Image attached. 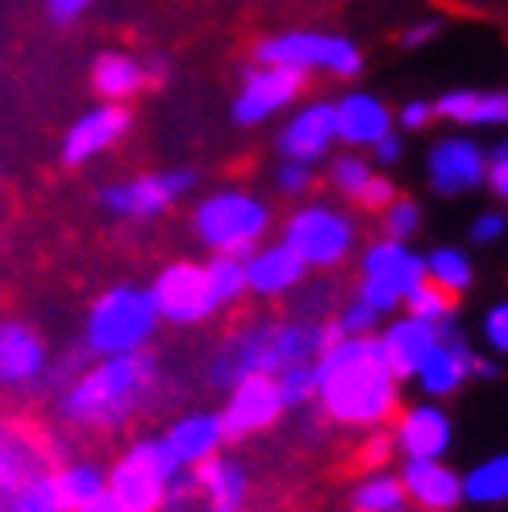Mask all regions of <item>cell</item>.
Masks as SVG:
<instances>
[{"instance_id":"obj_1","label":"cell","mask_w":508,"mask_h":512,"mask_svg":"<svg viewBox=\"0 0 508 512\" xmlns=\"http://www.w3.org/2000/svg\"><path fill=\"white\" fill-rule=\"evenodd\" d=\"M313 379V400L338 425L379 429L400 413V379L379 350V338H338L317 358Z\"/></svg>"},{"instance_id":"obj_2","label":"cell","mask_w":508,"mask_h":512,"mask_svg":"<svg viewBox=\"0 0 508 512\" xmlns=\"http://www.w3.org/2000/svg\"><path fill=\"white\" fill-rule=\"evenodd\" d=\"M159 396V363L146 350L96 358L88 371L71 379L63 392V417L80 429L105 433L146 413V404Z\"/></svg>"},{"instance_id":"obj_3","label":"cell","mask_w":508,"mask_h":512,"mask_svg":"<svg viewBox=\"0 0 508 512\" xmlns=\"http://www.w3.org/2000/svg\"><path fill=\"white\" fill-rule=\"evenodd\" d=\"M159 309L150 288L138 284H117L109 292H100L88 309L84 321V342L96 358H113V354H138L150 346L159 329Z\"/></svg>"},{"instance_id":"obj_4","label":"cell","mask_w":508,"mask_h":512,"mask_svg":"<svg viewBox=\"0 0 508 512\" xmlns=\"http://www.w3.org/2000/svg\"><path fill=\"white\" fill-rule=\"evenodd\" d=\"M192 225H196V238L213 254L246 259L254 246H263L267 229H271V209L254 192L225 188V192H213L196 204Z\"/></svg>"},{"instance_id":"obj_5","label":"cell","mask_w":508,"mask_h":512,"mask_svg":"<svg viewBox=\"0 0 508 512\" xmlns=\"http://www.w3.org/2000/svg\"><path fill=\"white\" fill-rule=\"evenodd\" d=\"M175 475H180V467L167 454L163 438H142L113 463V471L105 475V488L121 504V512H163Z\"/></svg>"},{"instance_id":"obj_6","label":"cell","mask_w":508,"mask_h":512,"mask_svg":"<svg viewBox=\"0 0 508 512\" xmlns=\"http://www.w3.org/2000/svg\"><path fill=\"white\" fill-rule=\"evenodd\" d=\"M254 59H259L263 67H288V71H300V75L329 71V75H338V80H354V75L363 71V55L350 38L313 34V30L263 38L259 46H254Z\"/></svg>"},{"instance_id":"obj_7","label":"cell","mask_w":508,"mask_h":512,"mask_svg":"<svg viewBox=\"0 0 508 512\" xmlns=\"http://www.w3.org/2000/svg\"><path fill=\"white\" fill-rule=\"evenodd\" d=\"M250 479L238 458H209L171 479L163 512H242Z\"/></svg>"},{"instance_id":"obj_8","label":"cell","mask_w":508,"mask_h":512,"mask_svg":"<svg viewBox=\"0 0 508 512\" xmlns=\"http://www.w3.org/2000/svg\"><path fill=\"white\" fill-rule=\"evenodd\" d=\"M304 267H317V271H329L346 263V254L354 250V242H359V229H354V217L334 209V204H304V209H296L284 225V238Z\"/></svg>"},{"instance_id":"obj_9","label":"cell","mask_w":508,"mask_h":512,"mask_svg":"<svg viewBox=\"0 0 508 512\" xmlns=\"http://www.w3.org/2000/svg\"><path fill=\"white\" fill-rule=\"evenodd\" d=\"M425 279V259L409 250V242H375L363 254V284H359V300L367 309H375L379 317L396 313L404 296H409Z\"/></svg>"},{"instance_id":"obj_10","label":"cell","mask_w":508,"mask_h":512,"mask_svg":"<svg viewBox=\"0 0 508 512\" xmlns=\"http://www.w3.org/2000/svg\"><path fill=\"white\" fill-rule=\"evenodd\" d=\"M284 358H279V321H254L238 334L225 338V346L213 358V383L234 388L250 375H279Z\"/></svg>"},{"instance_id":"obj_11","label":"cell","mask_w":508,"mask_h":512,"mask_svg":"<svg viewBox=\"0 0 508 512\" xmlns=\"http://www.w3.org/2000/svg\"><path fill=\"white\" fill-rule=\"evenodd\" d=\"M150 296H155V309L163 321L171 325H200L205 317L217 313L209 279L200 263H171L159 271V279L150 284Z\"/></svg>"},{"instance_id":"obj_12","label":"cell","mask_w":508,"mask_h":512,"mask_svg":"<svg viewBox=\"0 0 508 512\" xmlns=\"http://www.w3.org/2000/svg\"><path fill=\"white\" fill-rule=\"evenodd\" d=\"M196 184L192 171H159V175H142V179H125V184L105 188L100 204L125 221H146V217H159L167 213L175 200L188 196Z\"/></svg>"},{"instance_id":"obj_13","label":"cell","mask_w":508,"mask_h":512,"mask_svg":"<svg viewBox=\"0 0 508 512\" xmlns=\"http://www.w3.org/2000/svg\"><path fill=\"white\" fill-rule=\"evenodd\" d=\"M284 396H279L275 379L271 375H250L242 383L230 388V400L221 408V429H225V442H246L254 433L271 429L279 417H284Z\"/></svg>"},{"instance_id":"obj_14","label":"cell","mask_w":508,"mask_h":512,"mask_svg":"<svg viewBox=\"0 0 508 512\" xmlns=\"http://www.w3.org/2000/svg\"><path fill=\"white\" fill-rule=\"evenodd\" d=\"M304 80L309 75L300 71H288V67H250L246 80H242V92L234 100V121L238 125H259L267 117H275L279 109H288L292 100L304 92Z\"/></svg>"},{"instance_id":"obj_15","label":"cell","mask_w":508,"mask_h":512,"mask_svg":"<svg viewBox=\"0 0 508 512\" xmlns=\"http://www.w3.org/2000/svg\"><path fill=\"white\" fill-rule=\"evenodd\" d=\"M392 446L396 454L409 463V458H446L454 446V425L446 417V408L438 400H425L396 413L392 421Z\"/></svg>"},{"instance_id":"obj_16","label":"cell","mask_w":508,"mask_h":512,"mask_svg":"<svg viewBox=\"0 0 508 512\" xmlns=\"http://www.w3.org/2000/svg\"><path fill=\"white\" fill-rule=\"evenodd\" d=\"M471 358H475V350L463 342V334L454 329V321H450V325H442L438 342L429 346V354L421 358L417 371H413L417 388H421L429 400L454 396V392H459L463 383L471 379Z\"/></svg>"},{"instance_id":"obj_17","label":"cell","mask_w":508,"mask_h":512,"mask_svg":"<svg viewBox=\"0 0 508 512\" xmlns=\"http://www.w3.org/2000/svg\"><path fill=\"white\" fill-rule=\"evenodd\" d=\"M42 475H50V454L38 433L17 421H0V504Z\"/></svg>"},{"instance_id":"obj_18","label":"cell","mask_w":508,"mask_h":512,"mask_svg":"<svg viewBox=\"0 0 508 512\" xmlns=\"http://www.w3.org/2000/svg\"><path fill=\"white\" fill-rule=\"evenodd\" d=\"M125 134H130V109H125V105H96V109H88V113L67 130L63 163H67V167H84V163H92L96 155L113 150Z\"/></svg>"},{"instance_id":"obj_19","label":"cell","mask_w":508,"mask_h":512,"mask_svg":"<svg viewBox=\"0 0 508 512\" xmlns=\"http://www.w3.org/2000/svg\"><path fill=\"white\" fill-rule=\"evenodd\" d=\"M404 496L425 512H454L463 504V475L446 458H409L400 471Z\"/></svg>"},{"instance_id":"obj_20","label":"cell","mask_w":508,"mask_h":512,"mask_svg":"<svg viewBox=\"0 0 508 512\" xmlns=\"http://www.w3.org/2000/svg\"><path fill=\"white\" fill-rule=\"evenodd\" d=\"M488 175V155L471 138H446L429 155V184L442 196H463L475 192Z\"/></svg>"},{"instance_id":"obj_21","label":"cell","mask_w":508,"mask_h":512,"mask_svg":"<svg viewBox=\"0 0 508 512\" xmlns=\"http://www.w3.org/2000/svg\"><path fill=\"white\" fill-rule=\"evenodd\" d=\"M246 292L250 296H284L292 288H300V279L309 275V267H304V259L288 246V242H271V246H254L246 259Z\"/></svg>"},{"instance_id":"obj_22","label":"cell","mask_w":508,"mask_h":512,"mask_svg":"<svg viewBox=\"0 0 508 512\" xmlns=\"http://www.w3.org/2000/svg\"><path fill=\"white\" fill-rule=\"evenodd\" d=\"M338 142V117H334V105H304L288 125L284 134H279V150H284V159L292 163H317L329 155V146Z\"/></svg>"},{"instance_id":"obj_23","label":"cell","mask_w":508,"mask_h":512,"mask_svg":"<svg viewBox=\"0 0 508 512\" xmlns=\"http://www.w3.org/2000/svg\"><path fill=\"white\" fill-rule=\"evenodd\" d=\"M163 446L167 454L175 458L180 471H192L200 463L221 454L225 446V429H221V417L217 413H188L180 421H171L167 433H163Z\"/></svg>"},{"instance_id":"obj_24","label":"cell","mask_w":508,"mask_h":512,"mask_svg":"<svg viewBox=\"0 0 508 512\" xmlns=\"http://www.w3.org/2000/svg\"><path fill=\"white\" fill-rule=\"evenodd\" d=\"M46 375V346L30 325L0 321V388H30Z\"/></svg>"},{"instance_id":"obj_25","label":"cell","mask_w":508,"mask_h":512,"mask_svg":"<svg viewBox=\"0 0 508 512\" xmlns=\"http://www.w3.org/2000/svg\"><path fill=\"white\" fill-rule=\"evenodd\" d=\"M329 184H334L346 200L359 204V209H367V213H384L388 204L396 200L392 179H384L359 155H342V159L329 163Z\"/></svg>"},{"instance_id":"obj_26","label":"cell","mask_w":508,"mask_h":512,"mask_svg":"<svg viewBox=\"0 0 508 512\" xmlns=\"http://www.w3.org/2000/svg\"><path fill=\"white\" fill-rule=\"evenodd\" d=\"M338 117V142L346 146H375L379 138L392 134V113L379 96L371 92H350L334 105Z\"/></svg>"},{"instance_id":"obj_27","label":"cell","mask_w":508,"mask_h":512,"mask_svg":"<svg viewBox=\"0 0 508 512\" xmlns=\"http://www.w3.org/2000/svg\"><path fill=\"white\" fill-rule=\"evenodd\" d=\"M438 334H442V325H429V321L409 317V313H404L400 321H392L384 334H379V350H384L396 379H413L417 363L429 354V346L438 342Z\"/></svg>"},{"instance_id":"obj_28","label":"cell","mask_w":508,"mask_h":512,"mask_svg":"<svg viewBox=\"0 0 508 512\" xmlns=\"http://www.w3.org/2000/svg\"><path fill=\"white\" fill-rule=\"evenodd\" d=\"M434 117L454 125H508V92H446L438 96Z\"/></svg>"},{"instance_id":"obj_29","label":"cell","mask_w":508,"mask_h":512,"mask_svg":"<svg viewBox=\"0 0 508 512\" xmlns=\"http://www.w3.org/2000/svg\"><path fill=\"white\" fill-rule=\"evenodd\" d=\"M146 84V67L130 55H121V50H109V55H100L92 63V88L105 96V105H121V100H130L138 88Z\"/></svg>"},{"instance_id":"obj_30","label":"cell","mask_w":508,"mask_h":512,"mask_svg":"<svg viewBox=\"0 0 508 512\" xmlns=\"http://www.w3.org/2000/svg\"><path fill=\"white\" fill-rule=\"evenodd\" d=\"M463 500L479 508L508 504V454H492L463 475Z\"/></svg>"},{"instance_id":"obj_31","label":"cell","mask_w":508,"mask_h":512,"mask_svg":"<svg viewBox=\"0 0 508 512\" xmlns=\"http://www.w3.org/2000/svg\"><path fill=\"white\" fill-rule=\"evenodd\" d=\"M350 508L354 512H409V496H404V483L392 471H367L359 479V488L350 492Z\"/></svg>"},{"instance_id":"obj_32","label":"cell","mask_w":508,"mask_h":512,"mask_svg":"<svg viewBox=\"0 0 508 512\" xmlns=\"http://www.w3.org/2000/svg\"><path fill=\"white\" fill-rule=\"evenodd\" d=\"M425 279L459 300V296L471 292V284H475V267H471V259H467L459 246H438V250L425 259Z\"/></svg>"},{"instance_id":"obj_33","label":"cell","mask_w":508,"mask_h":512,"mask_svg":"<svg viewBox=\"0 0 508 512\" xmlns=\"http://www.w3.org/2000/svg\"><path fill=\"white\" fill-rule=\"evenodd\" d=\"M50 475H55V488H59V500H63L67 512L84 508L96 496H105V471L92 467V463H67V467L50 471Z\"/></svg>"},{"instance_id":"obj_34","label":"cell","mask_w":508,"mask_h":512,"mask_svg":"<svg viewBox=\"0 0 508 512\" xmlns=\"http://www.w3.org/2000/svg\"><path fill=\"white\" fill-rule=\"evenodd\" d=\"M205 279H209L217 313L238 304L242 296H250L246 292V267H242V259H234V254H213V259L205 263Z\"/></svg>"},{"instance_id":"obj_35","label":"cell","mask_w":508,"mask_h":512,"mask_svg":"<svg viewBox=\"0 0 508 512\" xmlns=\"http://www.w3.org/2000/svg\"><path fill=\"white\" fill-rule=\"evenodd\" d=\"M404 309H409V317H421L429 325H450L454 321V296L442 292L438 284H429V279H421V284L404 296Z\"/></svg>"},{"instance_id":"obj_36","label":"cell","mask_w":508,"mask_h":512,"mask_svg":"<svg viewBox=\"0 0 508 512\" xmlns=\"http://www.w3.org/2000/svg\"><path fill=\"white\" fill-rule=\"evenodd\" d=\"M0 512H67L63 500H59V488H55V475H42L34 483H25L21 492H13Z\"/></svg>"},{"instance_id":"obj_37","label":"cell","mask_w":508,"mask_h":512,"mask_svg":"<svg viewBox=\"0 0 508 512\" xmlns=\"http://www.w3.org/2000/svg\"><path fill=\"white\" fill-rule=\"evenodd\" d=\"M379 217H384V234L392 242H413L421 234V204L409 196H396Z\"/></svg>"},{"instance_id":"obj_38","label":"cell","mask_w":508,"mask_h":512,"mask_svg":"<svg viewBox=\"0 0 508 512\" xmlns=\"http://www.w3.org/2000/svg\"><path fill=\"white\" fill-rule=\"evenodd\" d=\"M379 321H384V317H379L375 309H367V304H363L359 296H354V300L346 304V309L334 317V329H338L342 338H375Z\"/></svg>"},{"instance_id":"obj_39","label":"cell","mask_w":508,"mask_h":512,"mask_svg":"<svg viewBox=\"0 0 508 512\" xmlns=\"http://www.w3.org/2000/svg\"><path fill=\"white\" fill-rule=\"evenodd\" d=\"M313 367H288V371L275 375V388H279V396H284V408H300L304 400H313V392H317Z\"/></svg>"},{"instance_id":"obj_40","label":"cell","mask_w":508,"mask_h":512,"mask_svg":"<svg viewBox=\"0 0 508 512\" xmlns=\"http://www.w3.org/2000/svg\"><path fill=\"white\" fill-rule=\"evenodd\" d=\"M484 342H488V350L492 354H508V300H500V304H492V309L484 313Z\"/></svg>"},{"instance_id":"obj_41","label":"cell","mask_w":508,"mask_h":512,"mask_svg":"<svg viewBox=\"0 0 508 512\" xmlns=\"http://www.w3.org/2000/svg\"><path fill=\"white\" fill-rule=\"evenodd\" d=\"M275 184H279V192H288V196H304L313 188V167L284 159V167H279V175H275Z\"/></svg>"},{"instance_id":"obj_42","label":"cell","mask_w":508,"mask_h":512,"mask_svg":"<svg viewBox=\"0 0 508 512\" xmlns=\"http://www.w3.org/2000/svg\"><path fill=\"white\" fill-rule=\"evenodd\" d=\"M508 234V217L504 213H479L471 221V246H496Z\"/></svg>"},{"instance_id":"obj_43","label":"cell","mask_w":508,"mask_h":512,"mask_svg":"<svg viewBox=\"0 0 508 512\" xmlns=\"http://www.w3.org/2000/svg\"><path fill=\"white\" fill-rule=\"evenodd\" d=\"M388 454H396V446H392V433H384V429H371V438L363 442V463H371L375 471H384Z\"/></svg>"},{"instance_id":"obj_44","label":"cell","mask_w":508,"mask_h":512,"mask_svg":"<svg viewBox=\"0 0 508 512\" xmlns=\"http://www.w3.org/2000/svg\"><path fill=\"white\" fill-rule=\"evenodd\" d=\"M484 184H488L500 200H508V155H504V150H496V155L488 159V175H484Z\"/></svg>"},{"instance_id":"obj_45","label":"cell","mask_w":508,"mask_h":512,"mask_svg":"<svg viewBox=\"0 0 508 512\" xmlns=\"http://www.w3.org/2000/svg\"><path fill=\"white\" fill-rule=\"evenodd\" d=\"M429 121H434V105H429V100H409V105L400 109V125H404V130H425Z\"/></svg>"},{"instance_id":"obj_46","label":"cell","mask_w":508,"mask_h":512,"mask_svg":"<svg viewBox=\"0 0 508 512\" xmlns=\"http://www.w3.org/2000/svg\"><path fill=\"white\" fill-rule=\"evenodd\" d=\"M46 9L55 21H75V17H84L92 9V0H46Z\"/></svg>"},{"instance_id":"obj_47","label":"cell","mask_w":508,"mask_h":512,"mask_svg":"<svg viewBox=\"0 0 508 512\" xmlns=\"http://www.w3.org/2000/svg\"><path fill=\"white\" fill-rule=\"evenodd\" d=\"M400 150H404L400 138L388 134V138H379V142L371 146V159H375V163H396V159H400Z\"/></svg>"},{"instance_id":"obj_48","label":"cell","mask_w":508,"mask_h":512,"mask_svg":"<svg viewBox=\"0 0 508 512\" xmlns=\"http://www.w3.org/2000/svg\"><path fill=\"white\" fill-rule=\"evenodd\" d=\"M434 38H438V21H421V25H413V30L404 34V46H409V50H417V46L434 42Z\"/></svg>"},{"instance_id":"obj_49","label":"cell","mask_w":508,"mask_h":512,"mask_svg":"<svg viewBox=\"0 0 508 512\" xmlns=\"http://www.w3.org/2000/svg\"><path fill=\"white\" fill-rule=\"evenodd\" d=\"M471 375H475V379H496V375H500V367L492 363V358L475 354V358H471Z\"/></svg>"},{"instance_id":"obj_50","label":"cell","mask_w":508,"mask_h":512,"mask_svg":"<svg viewBox=\"0 0 508 512\" xmlns=\"http://www.w3.org/2000/svg\"><path fill=\"white\" fill-rule=\"evenodd\" d=\"M75 512H121V504L109 496V488H105V496H96V500H88L84 508H75Z\"/></svg>"},{"instance_id":"obj_51","label":"cell","mask_w":508,"mask_h":512,"mask_svg":"<svg viewBox=\"0 0 508 512\" xmlns=\"http://www.w3.org/2000/svg\"><path fill=\"white\" fill-rule=\"evenodd\" d=\"M500 150H504V155H508V138H504V146H500Z\"/></svg>"},{"instance_id":"obj_52","label":"cell","mask_w":508,"mask_h":512,"mask_svg":"<svg viewBox=\"0 0 508 512\" xmlns=\"http://www.w3.org/2000/svg\"><path fill=\"white\" fill-rule=\"evenodd\" d=\"M417 512H425V508H417Z\"/></svg>"}]
</instances>
